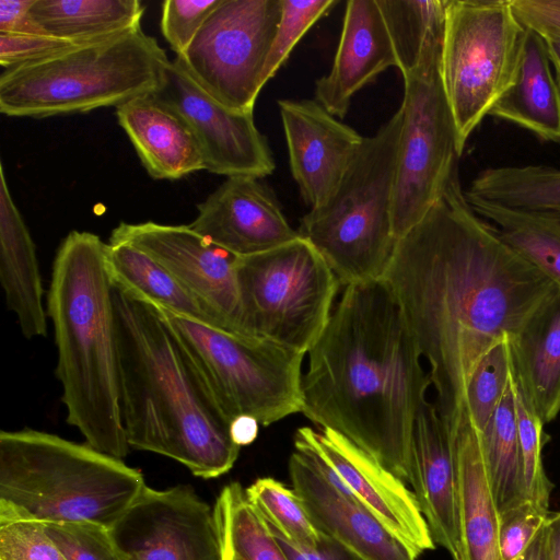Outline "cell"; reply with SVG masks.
Returning a JSON list of instances; mask_svg holds the SVG:
<instances>
[{
    "instance_id": "4316f807",
    "label": "cell",
    "mask_w": 560,
    "mask_h": 560,
    "mask_svg": "<svg viewBox=\"0 0 560 560\" xmlns=\"http://www.w3.org/2000/svg\"><path fill=\"white\" fill-rule=\"evenodd\" d=\"M106 267L113 284L172 313L223 329L194 294L138 247L108 242Z\"/></svg>"
},
{
    "instance_id": "2e32d148",
    "label": "cell",
    "mask_w": 560,
    "mask_h": 560,
    "mask_svg": "<svg viewBox=\"0 0 560 560\" xmlns=\"http://www.w3.org/2000/svg\"><path fill=\"white\" fill-rule=\"evenodd\" d=\"M289 164L304 203L314 209L335 192L364 137L315 100H279Z\"/></svg>"
},
{
    "instance_id": "4fadbf2b",
    "label": "cell",
    "mask_w": 560,
    "mask_h": 560,
    "mask_svg": "<svg viewBox=\"0 0 560 560\" xmlns=\"http://www.w3.org/2000/svg\"><path fill=\"white\" fill-rule=\"evenodd\" d=\"M109 529L125 560H223L214 508L190 486H145Z\"/></svg>"
},
{
    "instance_id": "8fae6325",
    "label": "cell",
    "mask_w": 560,
    "mask_h": 560,
    "mask_svg": "<svg viewBox=\"0 0 560 560\" xmlns=\"http://www.w3.org/2000/svg\"><path fill=\"white\" fill-rule=\"evenodd\" d=\"M442 40H432L418 67L402 75V125L393 200L396 241L423 218L458 168L455 125L440 72Z\"/></svg>"
},
{
    "instance_id": "d6986e66",
    "label": "cell",
    "mask_w": 560,
    "mask_h": 560,
    "mask_svg": "<svg viewBox=\"0 0 560 560\" xmlns=\"http://www.w3.org/2000/svg\"><path fill=\"white\" fill-rule=\"evenodd\" d=\"M408 483L434 544L457 560L459 532L453 443L436 405L428 400L420 407L413 425Z\"/></svg>"
},
{
    "instance_id": "681fc988",
    "label": "cell",
    "mask_w": 560,
    "mask_h": 560,
    "mask_svg": "<svg viewBox=\"0 0 560 560\" xmlns=\"http://www.w3.org/2000/svg\"><path fill=\"white\" fill-rule=\"evenodd\" d=\"M545 525L532 541L526 553L522 557L521 560H548Z\"/></svg>"
},
{
    "instance_id": "8992f818",
    "label": "cell",
    "mask_w": 560,
    "mask_h": 560,
    "mask_svg": "<svg viewBox=\"0 0 560 560\" xmlns=\"http://www.w3.org/2000/svg\"><path fill=\"white\" fill-rule=\"evenodd\" d=\"M141 25L0 74V112L44 118L118 107L161 91L170 63Z\"/></svg>"
},
{
    "instance_id": "836d02e7",
    "label": "cell",
    "mask_w": 560,
    "mask_h": 560,
    "mask_svg": "<svg viewBox=\"0 0 560 560\" xmlns=\"http://www.w3.org/2000/svg\"><path fill=\"white\" fill-rule=\"evenodd\" d=\"M245 492L262 517L288 538L304 546L317 547L322 534L310 520L293 488L271 477H264L256 479Z\"/></svg>"
},
{
    "instance_id": "603a6c76",
    "label": "cell",
    "mask_w": 560,
    "mask_h": 560,
    "mask_svg": "<svg viewBox=\"0 0 560 560\" xmlns=\"http://www.w3.org/2000/svg\"><path fill=\"white\" fill-rule=\"evenodd\" d=\"M451 438L457 485V560H501L500 514L489 483L478 431L464 409Z\"/></svg>"
},
{
    "instance_id": "c3c4849f",
    "label": "cell",
    "mask_w": 560,
    "mask_h": 560,
    "mask_svg": "<svg viewBox=\"0 0 560 560\" xmlns=\"http://www.w3.org/2000/svg\"><path fill=\"white\" fill-rule=\"evenodd\" d=\"M539 35L544 39L549 60L555 69L556 80L560 85V32H546Z\"/></svg>"
},
{
    "instance_id": "b9f144b4",
    "label": "cell",
    "mask_w": 560,
    "mask_h": 560,
    "mask_svg": "<svg viewBox=\"0 0 560 560\" xmlns=\"http://www.w3.org/2000/svg\"><path fill=\"white\" fill-rule=\"evenodd\" d=\"M78 46L48 34L0 33V65L3 69L37 62Z\"/></svg>"
},
{
    "instance_id": "bcb514c9",
    "label": "cell",
    "mask_w": 560,
    "mask_h": 560,
    "mask_svg": "<svg viewBox=\"0 0 560 560\" xmlns=\"http://www.w3.org/2000/svg\"><path fill=\"white\" fill-rule=\"evenodd\" d=\"M259 431V422L249 416H240L230 423L232 441L240 447L252 444Z\"/></svg>"
},
{
    "instance_id": "f1b7e54d",
    "label": "cell",
    "mask_w": 560,
    "mask_h": 560,
    "mask_svg": "<svg viewBox=\"0 0 560 560\" xmlns=\"http://www.w3.org/2000/svg\"><path fill=\"white\" fill-rule=\"evenodd\" d=\"M468 202L479 217L492 223L509 246L560 289V214Z\"/></svg>"
},
{
    "instance_id": "6da1fadb",
    "label": "cell",
    "mask_w": 560,
    "mask_h": 560,
    "mask_svg": "<svg viewBox=\"0 0 560 560\" xmlns=\"http://www.w3.org/2000/svg\"><path fill=\"white\" fill-rule=\"evenodd\" d=\"M382 279L429 363L435 405L450 434L479 359L511 339L557 289L472 210L458 168L396 242Z\"/></svg>"
},
{
    "instance_id": "30bf717a",
    "label": "cell",
    "mask_w": 560,
    "mask_h": 560,
    "mask_svg": "<svg viewBox=\"0 0 560 560\" xmlns=\"http://www.w3.org/2000/svg\"><path fill=\"white\" fill-rule=\"evenodd\" d=\"M237 276L248 337L306 354L324 332L340 283L302 236L238 257Z\"/></svg>"
},
{
    "instance_id": "ffe728a7",
    "label": "cell",
    "mask_w": 560,
    "mask_h": 560,
    "mask_svg": "<svg viewBox=\"0 0 560 560\" xmlns=\"http://www.w3.org/2000/svg\"><path fill=\"white\" fill-rule=\"evenodd\" d=\"M396 66L393 43L377 0H350L346 3L330 71L315 82V101L342 119L354 94Z\"/></svg>"
},
{
    "instance_id": "ab89813d",
    "label": "cell",
    "mask_w": 560,
    "mask_h": 560,
    "mask_svg": "<svg viewBox=\"0 0 560 560\" xmlns=\"http://www.w3.org/2000/svg\"><path fill=\"white\" fill-rule=\"evenodd\" d=\"M221 0H165L161 31L176 57L182 56Z\"/></svg>"
},
{
    "instance_id": "4dcf8cb0",
    "label": "cell",
    "mask_w": 560,
    "mask_h": 560,
    "mask_svg": "<svg viewBox=\"0 0 560 560\" xmlns=\"http://www.w3.org/2000/svg\"><path fill=\"white\" fill-rule=\"evenodd\" d=\"M478 434L489 483L501 514L525 500L512 371L501 402Z\"/></svg>"
},
{
    "instance_id": "277c9868",
    "label": "cell",
    "mask_w": 560,
    "mask_h": 560,
    "mask_svg": "<svg viewBox=\"0 0 560 560\" xmlns=\"http://www.w3.org/2000/svg\"><path fill=\"white\" fill-rule=\"evenodd\" d=\"M101 237L71 231L52 262L47 293L57 347L56 376L68 424L85 443L122 459L130 446L121 420L113 283Z\"/></svg>"
},
{
    "instance_id": "3957f363",
    "label": "cell",
    "mask_w": 560,
    "mask_h": 560,
    "mask_svg": "<svg viewBox=\"0 0 560 560\" xmlns=\"http://www.w3.org/2000/svg\"><path fill=\"white\" fill-rule=\"evenodd\" d=\"M113 300L129 446L172 458L203 479L230 471L241 447L162 310L115 284Z\"/></svg>"
},
{
    "instance_id": "ac0fdd59",
    "label": "cell",
    "mask_w": 560,
    "mask_h": 560,
    "mask_svg": "<svg viewBox=\"0 0 560 560\" xmlns=\"http://www.w3.org/2000/svg\"><path fill=\"white\" fill-rule=\"evenodd\" d=\"M189 226L225 250L250 256L299 236L260 178L228 177L202 202Z\"/></svg>"
},
{
    "instance_id": "52a82bcc",
    "label": "cell",
    "mask_w": 560,
    "mask_h": 560,
    "mask_svg": "<svg viewBox=\"0 0 560 560\" xmlns=\"http://www.w3.org/2000/svg\"><path fill=\"white\" fill-rule=\"evenodd\" d=\"M401 125L399 107L373 136L364 137L330 198L300 220L299 235L317 249L345 288L382 279L392 259Z\"/></svg>"
},
{
    "instance_id": "1f68e13d",
    "label": "cell",
    "mask_w": 560,
    "mask_h": 560,
    "mask_svg": "<svg viewBox=\"0 0 560 560\" xmlns=\"http://www.w3.org/2000/svg\"><path fill=\"white\" fill-rule=\"evenodd\" d=\"M213 508L222 551L231 560H289L240 482L224 486Z\"/></svg>"
},
{
    "instance_id": "44dd1931",
    "label": "cell",
    "mask_w": 560,
    "mask_h": 560,
    "mask_svg": "<svg viewBox=\"0 0 560 560\" xmlns=\"http://www.w3.org/2000/svg\"><path fill=\"white\" fill-rule=\"evenodd\" d=\"M289 475L314 526L361 560H416L361 502L330 487L296 450Z\"/></svg>"
},
{
    "instance_id": "60d3db41",
    "label": "cell",
    "mask_w": 560,
    "mask_h": 560,
    "mask_svg": "<svg viewBox=\"0 0 560 560\" xmlns=\"http://www.w3.org/2000/svg\"><path fill=\"white\" fill-rule=\"evenodd\" d=\"M0 560H67L36 521L0 523Z\"/></svg>"
},
{
    "instance_id": "d590c367",
    "label": "cell",
    "mask_w": 560,
    "mask_h": 560,
    "mask_svg": "<svg viewBox=\"0 0 560 560\" xmlns=\"http://www.w3.org/2000/svg\"><path fill=\"white\" fill-rule=\"evenodd\" d=\"M512 380L525 500L548 509L552 483L548 479L542 465V448L548 440L544 432L545 423L521 388L513 365Z\"/></svg>"
},
{
    "instance_id": "f35d334b",
    "label": "cell",
    "mask_w": 560,
    "mask_h": 560,
    "mask_svg": "<svg viewBox=\"0 0 560 560\" xmlns=\"http://www.w3.org/2000/svg\"><path fill=\"white\" fill-rule=\"evenodd\" d=\"M548 509L529 500L500 514L499 549L501 560H521L546 524Z\"/></svg>"
},
{
    "instance_id": "d4e9b609",
    "label": "cell",
    "mask_w": 560,
    "mask_h": 560,
    "mask_svg": "<svg viewBox=\"0 0 560 560\" xmlns=\"http://www.w3.org/2000/svg\"><path fill=\"white\" fill-rule=\"evenodd\" d=\"M516 380L544 423L560 412V289L509 339Z\"/></svg>"
},
{
    "instance_id": "8d00e7d4",
    "label": "cell",
    "mask_w": 560,
    "mask_h": 560,
    "mask_svg": "<svg viewBox=\"0 0 560 560\" xmlns=\"http://www.w3.org/2000/svg\"><path fill=\"white\" fill-rule=\"evenodd\" d=\"M337 3L336 0H282L280 19L264 70V84L273 78L292 49L315 22Z\"/></svg>"
},
{
    "instance_id": "f546056e",
    "label": "cell",
    "mask_w": 560,
    "mask_h": 560,
    "mask_svg": "<svg viewBox=\"0 0 560 560\" xmlns=\"http://www.w3.org/2000/svg\"><path fill=\"white\" fill-rule=\"evenodd\" d=\"M465 196L468 201L560 214V170L545 165L489 167L471 180Z\"/></svg>"
},
{
    "instance_id": "5bb4252c",
    "label": "cell",
    "mask_w": 560,
    "mask_h": 560,
    "mask_svg": "<svg viewBox=\"0 0 560 560\" xmlns=\"http://www.w3.org/2000/svg\"><path fill=\"white\" fill-rule=\"evenodd\" d=\"M109 243H127L150 255L194 294L230 332L247 336L237 276L238 256L189 225L119 223ZM248 337V336H247Z\"/></svg>"
},
{
    "instance_id": "7a4b0ae2",
    "label": "cell",
    "mask_w": 560,
    "mask_h": 560,
    "mask_svg": "<svg viewBox=\"0 0 560 560\" xmlns=\"http://www.w3.org/2000/svg\"><path fill=\"white\" fill-rule=\"evenodd\" d=\"M307 353L301 412L408 482L413 425L431 378L386 282L346 287Z\"/></svg>"
},
{
    "instance_id": "5b68a950",
    "label": "cell",
    "mask_w": 560,
    "mask_h": 560,
    "mask_svg": "<svg viewBox=\"0 0 560 560\" xmlns=\"http://www.w3.org/2000/svg\"><path fill=\"white\" fill-rule=\"evenodd\" d=\"M144 487L139 469L88 443L30 428L0 432V523L110 528Z\"/></svg>"
},
{
    "instance_id": "484cf974",
    "label": "cell",
    "mask_w": 560,
    "mask_h": 560,
    "mask_svg": "<svg viewBox=\"0 0 560 560\" xmlns=\"http://www.w3.org/2000/svg\"><path fill=\"white\" fill-rule=\"evenodd\" d=\"M489 115L527 129L540 140L560 143V85L537 32L526 27L516 78Z\"/></svg>"
},
{
    "instance_id": "7c38bea8",
    "label": "cell",
    "mask_w": 560,
    "mask_h": 560,
    "mask_svg": "<svg viewBox=\"0 0 560 560\" xmlns=\"http://www.w3.org/2000/svg\"><path fill=\"white\" fill-rule=\"evenodd\" d=\"M282 0H221L175 60L228 108L253 113Z\"/></svg>"
},
{
    "instance_id": "ba28073f",
    "label": "cell",
    "mask_w": 560,
    "mask_h": 560,
    "mask_svg": "<svg viewBox=\"0 0 560 560\" xmlns=\"http://www.w3.org/2000/svg\"><path fill=\"white\" fill-rule=\"evenodd\" d=\"M525 35L511 0H446L440 72L460 155L513 84Z\"/></svg>"
},
{
    "instance_id": "83f0119b",
    "label": "cell",
    "mask_w": 560,
    "mask_h": 560,
    "mask_svg": "<svg viewBox=\"0 0 560 560\" xmlns=\"http://www.w3.org/2000/svg\"><path fill=\"white\" fill-rule=\"evenodd\" d=\"M144 9L139 0H35L30 15L46 34L82 45L140 26Z\"/></svg>"
},
{
    "instance_id": "9c48e42d",
    "label": "cell",
    "mask_w": 560,
    "mask_h": 560,
    "mask_svg": "<svg viewBox=\"0 0 560 560\" xmlns=\"http://www.w3.org/2000/svg\"><path fill=\"white\" fill-rule=\"evenodd\" d=\"M160 308L230 423L249 416L268 427L301 412L304 353Z\"/></svg>"
},
{
    "instance_id": "f6af8a7d",
    "label": "cell",
    "mask_w": 560,
    "mask_h": 560,
    "mask_svg": "<svg viewBox=\"0 0 560 560\" xmlns=\"http://www.w3.org/2000/svg\"><path fill=\"white\" fill-rule=\"evenodd\" d=\"M35 0H0V33L46 34L32 20Z\"/></svg>"
},
{
    "instance_id": "e0dca14e",
    "label": "cell",
    "mask_w": 560,
    "mask_h": 560,
    "mask_svg": "<svg viewBox=\"0 0 560 560\" xmlns=\"http://www.w3.org/2000/svg\"><path fill=\"white\" fill-rule=\"evenodd\" d=\"M312 438L357 499L416 560L435 548L416 495L405 481L337 431L312 429Z\"/></svg>"
},
{
    "instance_id": "7bdbcfd3",
    "label": "cell",
    "mask_w": 560,
    "mask_h": 560,
    "mask_svg": "<svg viewBox=\"0 0 560 560\" xmlns=\"http://www.w3.org/2000/svg\"><path fill=\"white\" fill-rule=\"evenodd\" d=\"M266 523L289 560H361L345 546L323 533H320L322 539L317 547H308L291 540L268 521Z\"/></svg>"
},
{
    "instance_id": "cb8c5ba5",
    "label": "cell",
    "mask_w": 560,
    "mask_h": 560,
    "mask_svg": "<svg viewBox=\"0 0 560 560\" xmlns=\"http://www.w3.org/2000/svg\"><path fill=\"white\" fill-rule=\"evenodd\" d=\"M0 281L5 303L27 339L47 336V310L36 248L0 165Z\"/></svg>"
},
{
    "instance_id": "7402d4cb",
    "label": "cell",
    "mask_w": 560,
    "mask_h": 560,
    "mask_svg": "<svg viewBox=\"0 0 560 560\" xmlns=\"http://www.w3.org/2000/svg\"><path fill=\"white\" fill-rule=\"evenodd\" d=\"M116 116L152 178L174 180L206 170L191 127L159 92L116 107Z\"/></svg>"
},
{
    "instance_id": "e575fe53",
    "label": "cell",
    "mask_w": 560,
    "mask_h": 560,
    "mask_svg": "<svg viewBox=\"0 0 560 560\" xmlns=\"http://www.w3.org/2000/svg\"><path fill=\"white\" fill-rule=\"evenodd\" d=\"M509 339L495 342L479 359L464 394V410L478 432L483 431L501 402L511 380Z\"/></svg>"
},
{
    "instance_id": "ee69618b",
    "label": "cell",
    "mask_w": 560,
    "mask_h": 560,
    "mask_svg": "<svg viewBox=\"0 0 560 560\" xmlns=\"http://www.w3.org/2000/svg\"><path fill=\"white\" fill-rule=\"evenodd\" d=\"M516 18L538 34L560 32V0H511Z\"/></svg>"
},
{
    "instance_id": "74e56055",
    "label": "cell",
    "mask_w": 560,
    "mask_h": 560,
    "mask_svg": "<svg viewBox=\"0 0 560 560\" xmlns=\"http://www.w3.org/2000/svg\"><path fill=\"white\" fill-rule=\"evenodd\" d=\"M44 524L67 560H125L106 526L88 521Z\"/></svg>"
},
{
    "instance_id": "9a60e30c",
    "label": "cell",
    "mask_w": 560,
    "mask_h": 560,
    "mask_svg": "<svg viewBox=\"0 0 560 560\" xmlns=\"http://www.w3.org/2000/svg\"><path fill=\"white\" fill-rule=\"evenodd\" d=\"M159 94L186 119L202 152L206 171L228 177L262 178L276 165L253 113L235 112L206 92L176 61H170Z\"/></svg>"
},
{
    "instance_id": "f907efd6",
    "label": "cell",
    "mask_w": 560,
    "mask_h": 560,
    "mask_svg": "<svg viewBox=\"0 0 560 560\" xmlns=\"http://www.w3.org/2000/svg\"><path fill=\"white\" fill-rule=\"evenodd\" d=\"M223 560H231L229 557H226L225 555H223Z\"/></svg>"
},
{
    "instance_id": "7dc6e473",
    "label": "cell",
    "mask_w": 560,
    "mask_h": 560,
    "mask_svg": "<svg viewBox=\"0 0 560 560\" xmlns=\"http://www.w3.org/2000/svg\"><path fill=\"white\" fill-rule=\"evenodd\" d=\"M548 560H560V511L550 513L546 522Z\"/></svg>"
},
{
    "instance_id": "d6a6232c",
    "label": "cell",
    "mask_w": 560,
    "mask_h": 560,
    "mask_svg": "<svg viewBox=\"0 0 560 560\" xmlns=\"http://www.w3.org/2000/svg\"><path fill=\"white\" fill-rule=\"evenodd\" d=\"M388 30L398 70H415L427 46L443 38L446 0H377Z\"/></svg>"
}]
</instances>
